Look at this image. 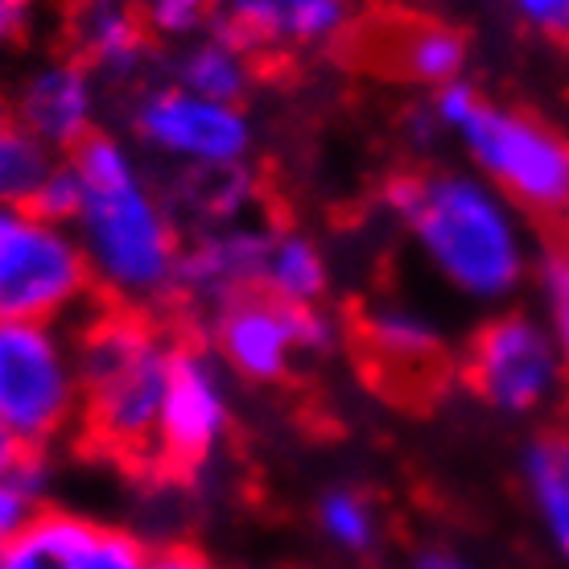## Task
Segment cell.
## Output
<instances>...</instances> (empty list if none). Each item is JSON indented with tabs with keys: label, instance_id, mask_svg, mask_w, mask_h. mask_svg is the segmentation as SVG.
<instances>
[{
	"label": "cell",
	"instance_id": "obj_32",
	"mask_svg": "<svg viewBox=\"0 0 569 569\" xmlns=\"http://www.w3.org/2000/svg\"><path fill=\"white\" fill-rule=\"evenodd\" d=\"M269 569H284V566H269Z\"/></svg>",
	"mask_w": 569,
	"mask_h": 569
},
{
	"label": "cell",
	"instance_id": "obj_30",
	"mask_svg": "<svg viewBox=\"0 0 569 569\" xmlns=\"http://www.w3.org/2000/svg\"><path fill=\"white\" fill-rule=\"evenodd\" d=\"M29 13H33V0H0V46L17 42L26 33Z\"/></svg>",
	"mask_w": 569,
	"mask_h": 569
},
{
	"label": "cell",
	"instance_id": "obj_4",
	"mask_svg": "<svg viewBox=\"0 0 569 569\" xmlns=\"http://www.w3.org/2000/svg\"><path fill=\"white\" fill-rule=\"evenodd\" d=\"M433 116L455 132L483 182L525 219L569 223V137L525 108L483 100L467 79L438 87Z\"/></svg>",
	"mask_w": 569,
	"mask_h": 569
},
{
	"label": "cell",
	"instance_id": "obj_28",
	"mask_svg": "<svg viewBox=\"0 0 569 569\" xmlns=\"http://www.w3.org/2000/svg\"><path fill=\"white\" fill-rule=\"evenodd\" d=\"M516 21L549 42H569V0H508Z\"/></svg>",
	"mask_w": 569,
	"mask_h": 569
},
{
	"label": "cell",
	"instance_id": "obj_20",
	"mask_svg": "<svg viewBox=\"0 0 569 569\" xmlns=\"http://www.w3.org/2000/svg\"><path fill=\"white\" fill-rule=\"evenodd\" d=\"M327 260L318 252V243L306 240L293 228H272L269 257H264V277L260 289L284 306H318L327 298Z\"/></svg>",
	"mask_w": 569,
	"mask_h": 569
},
{
	"label": "cell",
	"instance_id": "obj_6",
	"mask_svg": "<svg viewBox=\"0 0 569 569\" xmlns=\"http://www.w3.org/2000/svg\"><path fill=\"white\" fill-rule=\"evenodd\" d=\"M96 293L83 243L0 202V322H54Z\"/></svg>",
	"mask_w": 569,
	"mask_h": 569
},
{
	"label": "cell",
	"instance_id": "obj_18",
	"mask_svg": "<svg viewBox=\"0 0 569 569\" xmlns=\"http://www.w3.org/2000/svg\"><path fill=\"white\" fill-rule=\"evenodd\" d=\"M520 479L545 537L569 566V429H545L528 438L520 455Z\"/></svg>",
	"mask_w": 569,
	"mask_h": 569
},
{
	"label": "cell",
	"instance_id": "obj_14",
	"mask_svg": "<svg viewBox=\"0 0 569 569\" xmlns=\"http://www.w3.org/2000/svg\"><path fill=\"white\" fill-rule=\"evenodd\" d=\"M153 33L144 26L141 4L132 0H71L67 4V54L87 71L129 79L149 58Z\"/></svg>",
	"mask_w": 569,
	"mask_h": 569
},
{
	"label": "cell",
	"instance_id": "obj_16",
	"mask_svg": "<svg viewBox=\"0 0 569 569\" xmlns=\"http://www.w3.org/2000/svg\"><path fill=\"white\" fill-rule=\"evenodd\" d=\"M260 58H264V50L248 42L228 17H219L202 38H194L178 54L173 79H178V87L194 91L202 100L240 103L257 83Z\"/></svg>",
	"mask_w": 569,
	"mask_h": 569
},
{
	"label": "cell",
	"instance_id": "obj_8",
	"mask_svg": "<svg viewBox=\"0 0 569 569\" xmlns=\"http://www.w3.org/2000/svg\"><path fill=\"white\" fill-rule=\"evenodd\" d=\"M342 330L363 380L405 409H429L458 376V359H450L438 327L409 306H351Z\"/></svg>",
	"mask_w": 569,
	"mask_h": 569
},
{
	"label": "cell",
	"instance_id": "obj_23",
	"mask_svg": "<svg viewBox=\"0 0 569 569\" xmlns=\"http://www.w3.org/2000/svg\"><path fill=\"white\" fill-rule=\"evenodd\" d=\"M537 289H541V306H545V327L553 335L557 351H561V363H566L569 376V248L553 243L537 257Z\"/></svg>",
	"mask_w": 569,
	"mask_h": 569
},
{
	"label": "cell",
	"instance_id": "obj_3",
	"mask_svg": "<svg viewBox=\"0 0 569 569\" xmlns=\"http://www.w3.org/2000/svg\"><path fill=\"white\" fill-rule=\"evenodd\" d=\"M67 161L83 178V211L74 223L96 289L166 313L182 260V236L166 199L153 194L129 149L100 129L74 144Z\"/></svg>",
	"mask_w": 569,
	"mask_h": 569
},
{
	"label": "cell",
	"instance_id": "obj_10",
	"mask_svg": "<svg viewBox=\"0 0 569 569\" xmlns=\"http://www.w3.org/2000/svg\"><path fill=\"white\" fill-rule=\"evenodd\" d=\"M228 392L207 351V339L199 330H182L170 356V385H166L149 479L182 487L194 483L228 441Z\"/></svg>",
	"mask_w": 569,
	"mask_h": 569
},
{
	"label": "cell",
	"instance_id": "obj_2",
	"mask_svg": "<svg viewBox=\"0 0 569 569\" xmlns=\"http://www.w3.org/2000/svg\"><path fill=\"white\" fill-rule=\"evenodd\" d=\"M380 194L433 272L462 298L496 306L532 277L525 214L479 173L413 166L392 173Z\"/></svg>",
	"mask_w": 569,
	"mask_h": 569
},
{
	"label": "cell",
	"instance_id": "obj_25",
	"mask_svg": "<svg viewBox=\"0 0 569 569\" xmlns=\"http://www.w3.org/2000/svg\"><path fill=\"white\" fill-rule=\"evenodd\" d=\"M26 211H33L46 223H74L79 211H83V178L71 161H58L54 170L46 173L42 186L33 190V199L26 202Z\"/></svg>",
	"mask_w": 569,
	"mask_h": 569
},
{
	"label": "cell",
	"instance_id": "obj_17",
	"mask_svg": "<svg viewBox=\"0 0 569 569\" xmlns=\"http://www.w3.org/2000/svg\"><path fill=\"white\" fill-rule=\"evenodd\" d=\"M260 199V173L248 170L243 161L236 166H182L173 173L166 207L173 223H194L199 231L231 228L240 214Z\"/></svg>",
	"mask_w": 569,
	"mask_h": 569
},
{
	"label": "cell",
	"instance_id": "obj_9",
	"mask_svg": "<svg viewBox=\"0 0 569 569\" xmlns=\"http://www.w3.org/2000/svg\"><path fill=\"white\" fill-rule=\"evenodd\" d=\"M202 339L248 385H281L298 356H327L339 327L318 306H284L264 289L223 301L202 322Z\"/></svg>",
	"mask_w": 569,
	"mask_h": 569
},
{
	"label": "cell",
	"instance_id": "obj_12",
	"mask_svg": "<svg viewBox=\"0 0 569 569\" xmlns=\"http://www.w3.org/2000/svg\"><path fill=\"white\" fill-rule=\"evenodd\" d=\"M132 129L178 166H236L252 149V124L240 103L202 100L186 87L144 91L132 108Z\"/></svg>",
	"mask_w": 569,
	"mask_h": 569
},
{
	"label": "cell",
	"instance_id": "obj_27",
	"mask_svg": "<svg viewBox=\"0 0 569 569\" xmlns=\"http://www.w3.org/2000/svg\"><path fill=\"white\" fill-rule=\"evenodd\" d=\"M149 553L153 549L137 532L100 525L96 541H91V549L83 557V569H149Z\"/></svg>",
	"mask_w": 569,
	"mask_h": 569
},
{
	"label": "cell",
	"instance_id": "obj_22",
	"mask_svg": "<svg viewBox=\"0 0 569 569\" xmlns=\"http://www.w3.org/2000/svg\"><path fill=\"white\" fill-rule=\"evenodd\" d=\"M318 528L339 545L342 553H368L376 545L380 520H376V508H371L368 496H359L351 487H335L318 499Z\"/></svg>",
	"mask_w": 569,
	"mask_h": 569
},
{
	"label": "cell",
	"instance_id": "obj_19",
	"mask_svg": "<svg viewBox=\"0 0 569 569\" xmlns=\"http://www.w3.org/2000/svg\"><path fill=\"white\" fill-rule=\"evenodd\" d=\"M100 525L67 508H38L29 525L0 545V569H83Z\"/></svg>",
	"mask_w": 569,
	"mask_h": 569
},
{
	"label": "cell",
	"instance_id": "obj_7",
	"mask_svg": "<svg viewBox=\"0 0 569 569\" xmlns=\"http://www.w3.org/2000/svg\"><path fill=\"white\" fill-rule=\"evenodd\" d=\"M458 380L496 413L532 417L553 405L569 376L545 318L503 310L467 339Z\"/></svg>",
	"mask_w": 569,
	"mask_h": 569
},
{
	"label": "cell",
	"instance_id": "obj_31",
	"mask_svg": "<svg viewBox=\"0 0 569 569\" xmlns=\"http://www.w3.org/2000/svg\"><path fill=\"white\" fill-rule=\"evenodd\" d=\"M409 569H479V566H475V561H467L462 553H455V549L426 545V549L413 557V566H409Z\"/></svg>",
	"mask_w": 569,
	"mask_h": 569
},
{
	"label": "cell",
	"instance_id": "obj_1",
	"mask_svg": "<svg viewBox=\"0 0 569 569\" xmlns=\"http://www.w3.org/2000/svg\"><path fill=\"white\" fill-rule=\"evenodd\" d=\"M186 327L170 313L91 293L71 330L79 371V450L149 479L170 385L173 342Z\"/></svg>",
	"mask_w": 569,
	"mask_h": 569
},
{
	"label": "cell",
	"instance_id": "obj_24",
	"mask_svg": "<svg viewBox=\"0 0 569 569\" xmlns=\"http://www.w3.org/2000/svg\"><path fill=\"white\" fill-rule=\"evenodd\" d=\"M144 26L153 38H199L223 17V0H141Z\"/></svg>",
	"mask_w": 569,
	"mask_h": 569
},
{
	"label": "cell",
	"instance_id": "obj_13",
	"mask_svg": "<svg viewBox=\"0 0 569 569\" xmlns=\"http://www.w3.org/2000/svg\"><path fill=\"white\" fill-rule=\"evenodd\" d=\"M17 124L46 149L71 153L74 144L96 132V87L79 58H54L38 74H29L13 103Z\"/></svg>",
	"mask_w": 569,
	"mask_h": 569
},
{
	"label": "cell",
	"instance_id": "obj_21",
	"mask_svg": "<svg viewBox=\"0 0 569 569\" xmlns=\"http://www.w3.org/2000/svg\"><path fill=\"white\" fill-rule=\"evenodd\" d=\"M50 170H54L50 149L42 141H33L17 124L13 112L0 108V202L4 207H26Z\"/></svg>",
	"mask_w": 569,
	"mask_h": 569
},
{
	"label": "cell",
	"instance_id": "obj_11",
	"mask_svg": "<svg viewBox=\"0 0 569 569\" xmlns=\"http://www.w3.org/2000/svg\"><path fill=\"white\" fill-rule=\"evenodd\" d=\"M335 54L356 71L409 87H446L462 79L467 38L450 21L405 9V4H368L347 21Z\"/></svg>",
	"mask_w": 569,
	"mask_h": 569
},
{
	"label": "cell",
	"instance_id": "obj_5",
	"mask_svg": "<svg viewBox=\"0 0 569 569\" xmlns=\"http://www.w3.org/2000/svg\"><path fill=\"white\" fill-rule=\"evenodd\" d=\"M0 426L46 455L79 426V371L54 322H0Z\"/></svg>",
	"mask_w": 569,
	"mask_h": 569
},
{
	"label": "cell",
	"instance_id": "obj_26",
	"mask_svg": "<svg viewBox=\"0 0 569 569\" xmlns=\"http://www.w3.org/2000/svg\"><path fill=\"white\" fill-rule=\"evenodd\" d=\"M46 491V458L26 467L13 479H0V545L29 525V516L42 508Z\"/></svg>",
	"mask_w": 569,
	"mask_h": 569
},
{
	"label": "cell",
	"instance_id": "obj_29",
	"mask_svg": "<svg viewBox=\"0 0 569 569\" xmlns=\"http://www.w3.org/2000/svg\"><path fill=\"white\" fill-rule=\"evenodd\" d=\"M149 569H219V566L202 553L199 545L166 541V545H153V553H149Z\"/></svg>",
	"mask_w": 569,
	"mask_h": 569
},
{
	"label": "cell",
	"instance_id": "obj_15",
	"mask_svg": "<svg viewBox=\"0 0 569 569\" xmlns=\"http://www.w3.org/2000/svg\"><path fill=\"white\" fill-rule=\"evenodd\" d=\"M228 21L264 54L335 46L351 21L347 0H223Z\"/></svg>",
	"mask_w": 569,
	"mask_h": 569
}]
</instances>
